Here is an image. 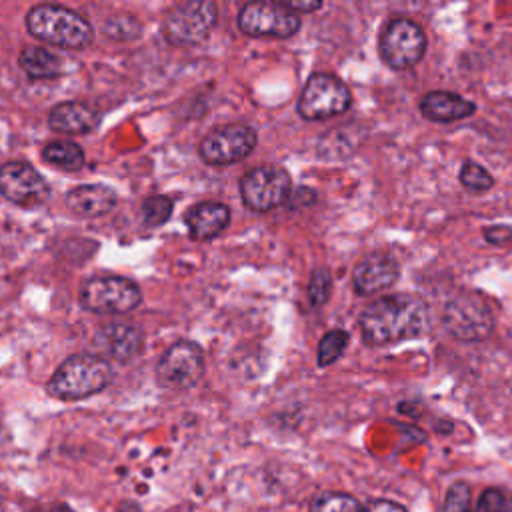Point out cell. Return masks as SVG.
Returning a JSON list of instances; mask_svg holds the SVG:
<instances>
[{"mask_svg": "<svg viewBox=\"0 0 512 512\" xmlns=\"http://www.w3.org/2000/svg\"><path fill=\"white\" fill-rule=\"evenodd\" d=\"M428 306L422 298L408 292H392L370 302L358 316L364 344L384 346L400 340L418 338L428 328Z\"/></svg>", "mask_w": 512, "mask_h": 512, "instance_id": "obj_1", "label": "cell"}, {"mask_svg": "<svg viewBox=\"0 0 512 512\" xmlns=\"http://www.w3.org/2000/svg\"><path fill=\"white\" fill-rule=\"evenodd\" d=\"M24 22L30 36L44 44L84 50L94 42L90 22L80 12L62 4H36L26 12Z\"/></svg>", "mask_w": 512, "mask_h": 512, "instance_id": "obj_2", "label": "cell"}, {"mask_svg": "<svg viewBox=\"0 0 512 512\" xmlns=\"http://www.w3.org/2000/svg\"><path fill=\"white\" fill-rule=\"evenodd\" d=\"M114 380V368L98 354H74L68 356L50 376L48 394L52 398L70 402L82 400L102 392Z\"/></svg>", "mask_w": 512, "mask_h": 512, "instance_id": "obj_3", "label": "cell"}, {"mask_svg": "<svg viewBox=\"0 0 512 512\" xmlns=\"http://www.w3.org/2000/svg\"><path fill=\"white\" fill-rule=\"evenodd\" d=\"M442 326L456 340L480 342L492 336L496 316L482 294L464 290L446 302L442 310Z\"/></svg>", "mask_w": 512, "mask_h": 512, "instance_id": "obj_4", "label": "cell"}, {"mask_svg": "<svg viewBox=\"0 0 512 512\" xmlns=\"http://www.w3.org/2000/svg\"><path fill=\"white\" fill-rule=\"evenodd\" d=\"M426 48L428 38L424 28L406 16L390 18L378 36V54L392 70L414 68L424 58Z\"/></svg>", "mask_w": 512, "mask_h": 512, "instance_id": "obj_5", "label": "cell"}, {"mask_svg": "<svg viewBox=\"0 0 512 512\" xmlns=\"http://www.w3.org/2000/svg\"><path fill=\"white\" fill-rule=\"evenodd\" d=\"M80 306L94 314H128L142 304L140 286L116 274L88 278L78 292Z\"/></svg>", "mask_w": 512, "mask_h": 512, "instance_id": "obj_6", "label": "cell"}, {"mask_svg": "<svg viewBox=\"0 0 512 512\" xmlns=\"http://www.w3.org/2000/svg\"><path fill=\"white\" fill-rule=\"evenodd\" d=\"M218 20V8L212 0H188L172 6L162 22L164 40L178 48L204 42Z\"/></svg>", "mask_w": 512, "mask_h": 512, "instance_id": "obj_7", "label": "cell"}, {"mask_svg": "<svg viewBox=\"0 0 512 512\" xmlns=\"http://www.w3.org/2000/svg\"><path fill=\"white\" fill-rule=\"evenodd\" d=\"M352 106V92L344 80L330 72H314L296 102L300 118L316 122L344 114Z\"/></svg>", "mask_w": 512, "mask_h": 512, "instance_id": "obj_8", "label": "cell"}, {"mask_svg": "<svg viewBox=\"0 0 512 512\" xmlns=\"http://www.w3.org/2000/svg\"><path fill=\"white\" fill-rule=\"evenodd\" d=\"M292 196V178L278 164H260L240 178V198L252 212H268Z\"/></svg>", "mask_w": 512, "mask_h": 512, "instance_id": "obj_9", "label": "cell"}, {"mask_svg": "<svg viewBox=\"0 0 512 512\" xmlns=\"http://www.w3.org/2000/svg\"><path fill=\"white\" fill-rule=\"evenodd\" d=\"M258 134L250 124L232 122L210 130L198 144V156L212 166L236 164L252 154Z\"/></svg>", "mask_w": 512, "mask_h": 512, "instance_id": "obj_10", "label": "cell"}, {"mask_svg": "<svg viewBox=\"0 0 512 512\" xmlns=\"http://www.w3.org/2000/svg\"><path fill=\"white\" fill-rule=\"evenodd\" d=\"M300 24V16L280 2H248L238 12V28L250 38H292Z\"/></svg>", "mask_w": 512, "mask_h": 512, "instance_id": "obj_11", "label": "cell"}, {"mask_svg": "<svg viewBox=\"0 0 512 512\" xmlns=\"http://www.w3.org/2000/svg\"><path fill=\"white\" fill-rule=\"evenodd\" d=\"M204 376V352L194 340H178L164 350L156 364V380L164 388L186 390Z\"/></svg>", "mask_w": 512, "mask_h": 512, "instance_id": "obj_12", "label": "cell"}, {"mask_svg": "<svg viewBox=\"0 0 512 512\" xmlns=\"http://www.w3.org/2000/svg\"><path fill=\"white\" fill-rule=\"evenodd\" d=\"M0 196L16 206L34 208L48 200L50 188L32 164L10 160L0 166Z\"/></svg>", "mask_w": 512, "mask_h": 512, "instance_id": "obj_13", "label": "cell"}, {"mask_svg": "<svg viewBox=\"0 0 512 512\" xmlns=\"http://www.w3.org/2000/svg\"><path fill=\"white\" fill-rule=\"evenodd\" d=\"M400 264L386 252L366 254L352 270V288L358 296H372L396 284Z\"/></svg>", "mask_w": 512, "mask_h": 512, "instance_id": "obj_14", "label": "cell"}, {"mask_svg": "<svg viewBox=\"0 0 512 512\" xmlns=\"http://www.w3.org/2000/svg\"><path fill=\"white\" fill-rule=\"evenodd\" d=\"M418 108L426 120L436 124H450L470 118L476 112V102L452 90H430L420 98Z\"/></svg>", "mask_w": 512, "mask_h": 512, "instance_id": "obj_15", "label": "cell"}, {"mask_svg": "<svg viewBox=\"0 0 512 512\" xmlns=\"http://www.w3.org/2000/svg\"><path fill=\"white\" fill-rule=\"evenodd\" d=\"M100 124V112L86 102L68 100L52 106L48 114V126L54 132L68 134V136H80L92 132Z\"/></svg>", "mask_w": 512, "mask_h": 512, "instance_id": "obj_16", "label": "cell"}, {"mask_svg": "<svg viewBox=\"0 0 512 512\" xmlns=\"http://www.w3.org/2000/svg\"><path fill=\"white\" fill-rule=\"evenodd\" d=\"M184 224L194 240H210L228 228L230 208L214 200L196 202L184 212Z\"/></svg>", "mask_w": 512, "mask_h": 512, "instance_id": "obj_17", "label": "cell"}, {"mask_svg": "<svg viewBox=\"0 0 512 512\" xmlns=\"http://www.w3.org/2000/svg\"><path fill=\"white\" fill-rule=\"evenodd\" d=\"M118 202V194L106 184H78L66 192V206L82 218L108 214Z\"/></svg>", "mask_w": 512, "mask_h": 512, "instance_id": "obj_18", "label": "cell"}, {"mask_svg": "<svg viewBox=\"0 0 512 512\" xmlns=\"http://www.w3.org/2000/svg\"><path fill=\"white\" fill-rule=\"evenodd\" d=\"M102 340L108 348V354L126 364L132 362L140 352H142V344H144V336L142 332L132 326V324H124V322H110L102 328Z\"/></svg>", "mask_w": 512, "mask_h": 512, "instance_id": "obj_19", "label": "cell"}, {"mask_svg": "<svg viewBox=\"0 0 512 512\" xmlns=\"http://www.w3.org/2000/svg\"><path fill=\"white\" fill-rule=\"evenodd\" d=\"M18 64L30 80H54L62 74L60 58L42 46H24L18 54Z\"/></svg>", "mask_w": 512, "mask_h": 512, "instance_id": "obj_20", "label": "cell"}, {"mask_svg": "<svg viewBox=\"0 0 512 512\" xmlns=\"http://www.w3.org/2000/svg\"><path fill=\"white\" fill-rule=\"evenodd\" d=\"M42 158L62 170H80L86 162L84 150L72 140H50L42 146Z\"/></svg>", "mask_w": 512, "mask_h": 512, "instance_id": "obj_21", "label": "cell"}, {"mask_svg": "<svg viewBox=\"0 0 512 512\" xmlns=\"http://www.w3.org/2000/svg\"><path fill=\"white\" fill-rule=\"evenodd\" d=\"M350 342V334L344 328H332L328 330L320 342H318V352H316V364L320 368H328L330 364H334L342 352L346 350Z\"/></svg>", "mask_w": 512, "mask_h": 512, "instance_id": "obj_22", "label": "cell"}, {"mask_svg": "<svg viewBox=\"0 0 512 512\" xmlns=\"http://www.w3.org/2000/svg\"><path fill=\"white\" fill-rule=\"evenodd\" d=\"M458 182L464 190L472 194H482L494 186V176L482 164L474 160H464L458 170Z\"/></svg>", "mask_w": 512, "mask_h": 512, "instance_id": "obj_23", "label": "cell"}, {"mask_svg": "<svg viewBox=\"0 0 512 512\" xmlns=\"http://www.w3.org/2000/svg\"><path fill=\"white\" fill-rule=\"evenodd\" d=\"M308 512H364V508L346 492H322L312 500Z\"/></svg>", "mask_w": 512, "mask_h": 512, "instance_id": "obj_24", "label": "cell"}, {"mask_svg": "<svg viewBox=\"0 0 512 512\" xmlns=\"http://www.w3.org/2000/svg\"><path fill=\"white\" fill-rule=\"evenodd\" d=\"M172 208H174L172 198H168L164 194L148 196L142 202V210H140L142 220L146 226H162L172 216Z\"/></svg>", "mask_w": 512, "mask_h": 512, "instance_id": "obj_25", "label": "cell"}, {"mask_svg": "<svg viewBox=\"0 0 512 512\" xmlns=\"http://www.w3.org/2000/svg\"><path fill=\"white\" fill-rule=\"evenodd\" d=\"M102 30L108 38L126 42V40L136 38L142 28H140V22L136 18H132L130 14H114L102 24Z\"/></svg>", "mask_w": 512, "mask_h": 512, "instance_id": "obj_26", "label": "cell"}, {"mask_svg": "<svg viewBox=\"0 0 512 512\" xmlns=\"http://www.w3.org/2000/svg\"><path fill=\"white\" fill-rule=\"evenodd\" d=\"M332 274L326 266H316L308 278V300L312 306H322L332 294Z\"/></svg>", "mask_w": 512, "mask_h": 512, "instance_id": "obj_27", "label": "cell"}, {"mask_svg": "<svg viewBox=\"0 0 512 512\" xmlns=\"http://www.w3.org/2000/svg\"><path fill=\"white\" fill-rule=\"evenodd\" d=\"M468 512H512V494L502 488H486Z\"/></svg>", "mask_w": 512, "mask_h": 512, "instance_id": "obj_28", "label": "cell"}, {"mask_svg": "<svg viewBox=\"0 0 512 512\" xmlns=\"http://www.w3.org/2000/svg\"><path fill=\"white\" fill-rule=\"evenodd\" d=\"M470 510V486L466 482H454L448 486L442 512H468Z\"/></svg>", "mask_w": 512, "mask_h": 512, "instance_id": "obj_29", "label": "cell"}, {"mask_svg": "<svg viewBox=\"0 0 512 512\" xmlns=\"http://www.w3.org/2000/svg\"><path fill=\"white\" fill-rule=\"evenodd\" d=\"M484 240L492 246H504L512 242V228L508 224H494V226H486L482 230Z\"/></svg>", "mask_w": 512, "mask_h": 512, "instance_id": "obj_30", "label": "cell"}, {"mask_svg": "<svg viewBox=\"0 0 512 512\" xmlns=\"http://www.w3.org/2000/svg\"><path fill=\"white\" fill-rule=\"evenodd\" d=\"M280 4L298 16H300V12H316L324 6L320 0H282Z\"/></svg>", "mask_w": 512, "mask_h": 512, "instance_id": "obj_31", "label": "cell"}, {"mask_svg": "<svg viewBox=\"0 0 512 512\" xmlns=\"http://www.w3.org/2000/svg\"><path fill=\"white\" fill-rule=\"evenodd\" d=\"M364 512H408L402 504L394 502V500H388V498H376L372 500Z\"/></svg>", "mask_w": 512, "mask_h": 512, "instance_id": "obj_32", "label": "cell"}, {"mask_svg": "<svg viewBox=\"0 0 512 512\" xmlns=\"http://www.w3.org/2000/svg\"><path fill=\"white\" fill-rule=\"evenodd\" d=\"M290 198H292V200H296V198H298L300 202L304 200V204H306V206L316 202V194H314V190H310V188H298L296 192H292V196H290ZM300 202H298V204H300Z\"/></svg>", "mask_w": 512, "mask_h": 512, "instance_id": "obj_33", "label": "cell"}, {"mask_svg": "<svg viewBox=\"0 0 512 512\" xmlns=\"http://www.w3.org/2000/svg\"><path fill=\"white\" fill-rule=\"evenodd\" d=\"M32 512H74V510L70 506L62 504V502H56V504H50V506H38Z\"/></svg>", "mask_w": 512, "mask_h": 512, "instance_id": "obj_34", "label": "cell"}, {"mask_svg": "<svg viewBox=\"0 0 512 512\" xmlns=\"http://www.w3.org/2000/svg\"><path fill=\"white\" fill-rule=\"evenodd\" d=\"M116 512H140V506L136 502H132V500H126V502H122L116 508Z\"/></svg>", "mask_w": 512, "mask_h": 512, "instance_id": "obj_35", "label": "cell"}]
</instances>
